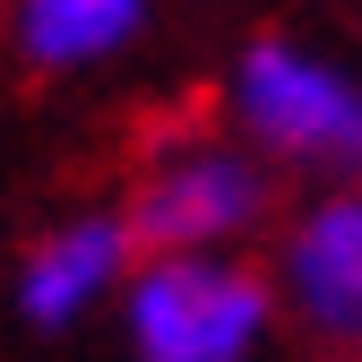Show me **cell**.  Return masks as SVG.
Here are the masks:
<instances>
[{"mask_svg":"<svg viewBox=\"0 0 362 362\" xmlns=\"http://www.w3.org/2000/svg\"><path fill=\"white\" fill-rule=\"evenodd\" d=\"M285 337L259 250H139L112 302L121 362H276Z\"/></svg>","mask_w":362,"mask_h":362,"instance_id":"2","label":"cell"},{"mask_svg":"<svg viewBox=\"0 0 362 362\" xmlns=\"http://www.w3.org/2000/svg\"><path fill=\"white\" fill-rule=\"evenodd\" d=\"M164 0H0V43L43 86L104 78L156 35Z\"/></svg>","mask_w":362,"mask_h":362,"instance_id":"6","label":"cell"},{"mask_svg":"<svg viewBox=\"0 0 362 362\" xmlns=\"http://www.w3.org/2000/svg\"><path fill=\"white\" fill-rule=\"evenodd\" d=\"M112 199L139 233V250H259L293 190L207 112V121L156 129L129 156Z\"/></svg>","mask_w":362,"mask_h":362,"instance_id":"3","label":"cell"},{"mask_svg":"<svg viewBox=\"0 0 362 362\" xmlns=\"http://www.w3.org/2000/svg\"><path fill=\"white\" fill-rule=\"evenodd\" d=\"M216 121L285 181H362V61L302 26H250L216 69Z\"/></svg>","mask_w":362,"mask_h":362,"instance_id":"1","label":"cell"},{"mask_svg":"<svg viewBox=\"0 0 362 362\" xmlns=\"http://www.w3.org/2000/svg\"><path fill=\"white\" fill-rule=\"evenodd\" d=\"M129 267H139V233H129L121 199H78V207L43 216L18 242V259H9V310L35 337H78V328L112 320Z\"/></svg>","mask_w":362,"mask_h":362,"instance_id":"5","label":"cell"},{"mask_svg":"<svg viewBox=\"0 0 362 362\" xmlns=\"http://www.w3.org/2000/svg\"><path fill=\"white\" fill-rule=\"evenodd\" d=\"M259 259L285 302V328L328 362H362V181L293 190Z\"/></svg>","mask_w":362,"mask_h":362,"instance_id":"4","label":"cell"}]
</instances>
